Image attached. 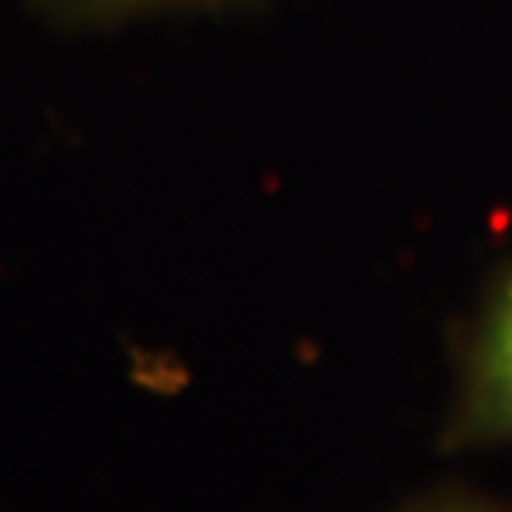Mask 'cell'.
I'll list each match as a JSON object with an SVG mask.
<instances>
[{
    "mask_svg": "<svg viewBox=\"0 0 512 512\" xmlns=\"http://www.w3.org/2000/svg\"><path fill=\"white\" fill-rule=\"evenodd\" d=\"M446 443L456 450L512 443V265L496 281L466 347Z\"/></svg>",
    "mask_w": 512,
    "mask_h": 512,
    "instance_id": "6da1fadb",
    "label": "cell"
},
{
    "mask_svg": "<svg viewBox=\"0 0 512 512\" xmlns=\"http://www.w3.org/2000/svg\"><path fill=\"white\" fill-rule=\"evenodd\" d=\"M410 512H506V509L473 503V499H440V503H430V506H413Z\"/></svg>",
    "mask_w": 512,
    "mask_h": 512,
    "instance_id": "7a4b0ae2",
    "label": "cell"
}]
</instances>
